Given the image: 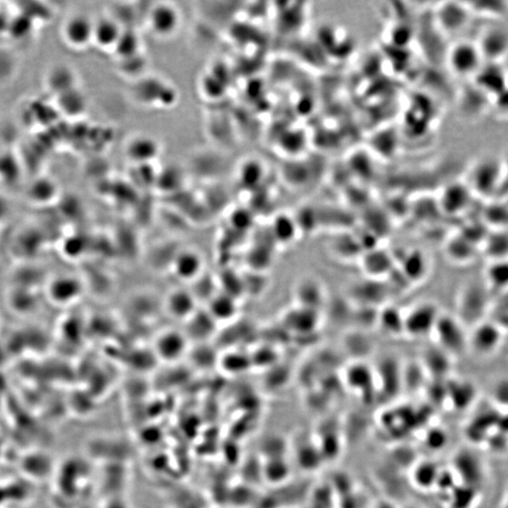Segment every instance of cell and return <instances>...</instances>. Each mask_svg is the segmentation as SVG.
I'll use <instances>...</instances> for the list:
<instances>
[{"mask_svg": "<svg viewBox=\"0 0 508 508\" xmlns=\"http://www.w3.org/2000/svg\"><path fill=\"white\" fill-rule=\"evenodd\" d=\"M472 328L474 330L468 336V348L481 357H489L496 353L504 337L501 328L484 320Z\"/></svg>", "mask_w": 508, "mask_h": 508, "instance_id": "cell-4", "label": "cell"}, {"mask_svg": "<svg viewBox=\"0 0 508 508\" xmlns=\"http://www.w3.org/2000/svg\"><path fill=\"white\" fill-rule=\"evenodd\" d=\"M433 332L447 354H461L468 348V335L464 332L463 323L459 318L440 316Z\"/></svg>", "mask_w": 508, "mask_h": 508, "instance_id": "cell-2", "label": "cell"}, {"mask_svg": "<svg viewBox=\"0 0 508 508\" xmlns=\"http://www.w3.org/2000/svg\"><path fill=\"white\" fill-rule=\"evenodd\" d=\"M174 273L181 281L195 282L203 270V258L193 249H185L173 261Z\"/></svg>", "mask_w": 508, "mask_h": 508, "instance_id": "cell-12", "label": "cell"}, {"mask_svg": "<svg viewBox=\"0 0 508 508\" xmlns=\"http://www.w3.org/2000/svg\"><path fill=\"white\" fill-rule=\"evenodd\" d=\"M472 13L470 7L463 3H443L438 10L437 17L445 31H461L467 25Z\"/></svg>", "mask_w": 508, "mask_h": 508, "instance_id": "cell-15", "label": "cell"}, {"mask_svg": "<svg viewBox=\"0 0 508 508\" xmlns=\"http://www.w3.org/2000/svg\"><path fill=\"white\" fill-rule=\"evenodd\" d=\"M504 177V162L497 158H484L470 174V185L481 196L493 195L499 192Z\"/></svg>", "mask_w": 508, "mask_h": 508, "instance_id": "cell-1", "label": "cell"}, {"mask_svg": "<svg viewBox=\"0 0 508 508\" xmlns=\"http://www.w3.org/2000/svg\"><path fill=\"white\" fill-rule=\"evenodd\" d=\"M494 400L499 405L508 407V380H502L493 388Z\"/></svg>", "mask_w": 508, "mask_h": 508, "instance_id": "cell-31", "label": "cell"}, {"mask_svg": "<svg viewBox=\"0 0 508 508\" xmlns=\"http://www.w3.org/2000/svg\"><path fill=\"white\" fill-rule=\"evenodd\" d=\"M206 310L217 325L226 324L238 316V301L236 298L224 292H217L207 301Z\"/></svg>", "mask_w": 508, "mask_h": 508, "instance_id": "cell-16", "label": "cell"}, {"mask_svg": "<svg viewBox=\"0 0 508 508\" xmlns=\"http://www.w3.org/2000/svg\"><path fill=\"white\" fill-rule=\"evenodd\" d=\"M190 341L184 332L166 330L160 332L155 340V356L165 362H174L182 359L190 349Z\"/></svg>", "mask_w": 508, "mask_h": 508, "instance_id": "cell-5", "label": "cell"}, {"mask_svg": "<svg viewBox=\"0 0 508 508\" xmlns=\"http://www.w3.org/2000/svg\"><path fill=\"white\" fill-rule=\"evenodd\" d=\"M477 45L485 63H502L508 56V31L491 26L482 32Z\"/></svg>", "mask_w": 508, "mask_h": 508, "instance_id": "cell-7", "label": "cell"}, {"mask_svg": "<svg viewBox=\"0 0 508 508\" xmlns=\"http://www.w3.org/2000/svg\"><path fill=\"white\" fill-rule=\"evenodd\" d=\"M197 303L190 290L174 289L166 297L165 308L173 318L185 322L197 311Z\"/></svg>", "mask_w": 508, "mask_h": 508, "instance_id": "cell-13", "label": "cell"}, {"mask_svg": "<svg viewBox=\"0 0 508 508\" xmlns=\"http://www.w3.org/2000/svg\"><path fill=\"white\" fill-rule=\"evenodd\" d=\"M139 48H141V40L139 35L133 31H123L113 50L121 61H123L138 55Z\"/></svg>", "mask_w": 508, "mask_h": 508, "instance_id": "cell-20", "label": "cell"}, {"mask_svg": "<svg viewBox=\"0 0 508 508\" xmlns=\"http://www.w3.org/2000/svg\"><path fill=\"white\" fill-rule=\"evenodd\" d=\"M151 29L160 36H169L176 31L180 15L176 7L161 3L153 8L149 15Z\"/></svg>", "mask_w": 508, "mask_h": 508, "instance_id": "cell-14", "label": "cell"}, {"mask_svg": "<svg viewBox=\"0 0 508 508\" xmlns=\"http://www.w3.org/2000/svg\"><path fill=\"white\" fill-rule=\"evenodd\" d=\"M488 300L486 293L482 286L472 284L467 286L461 293L459 301V314L462 320H466L472 327L483 321L481 316L485 314L488 309Z\"/></svg>", "mask_w": 508, "mask_h": 508, "instance_id": "cell-8", "label": "cell"}, {"mask_svg": "<svg viewBox=\"0 0 508 508\" xmlns=\"http://www.w3.org/2000/svg\"><path fill=\"white\" fill-rule=\"evenodd\" d=\"M456 466L462 477L467 480L470 485H474V484L475 485L481 480L482 470H481L479 461L472 454L465 453L463 455L459 456Z\"/></svg>", "mask_w": 508, "mask_h": 508, "instance_id": "cell-23", "label": "cell"}, {"mask_svg": "<svg viewBox=\"0 0 508 508\" xmlns=\"http://www.w3.org/2000/svg\"><path fill=\"white\" fill-rule=\"evenodd\" d=\"M456 399H458L459 405L461 407L469 404L475 394L474 389L469 384H461L456 389Z\"/></svg>", "mask_w": 508, "mask_h": 508, "instance_id": "cell-32", "label": "cell"}, {"mask_svg": "<svg viewBox=\"0 0 508 508\" xmlns=\"http://www.w3.org/2000/svg\"><path fill=\"white\" fill-rule=\"evenodd\" d=\"M474 79L477 87L488 98H496L508 87L507 71L502 63H484Z\"/></svg>", "mask_w": 508, "mask_h": 508, "instance_id": "cell-9", "label": "cell"}, {"mask_svg": "<svg viewBox=\"0 0 508 508\" xmlns=\"http://www.w3.org/2000/svg\"><path fill=\"white\" fill-rule=\"evenodd\" d=\"M273 232L281 242H287L295 235L294 227L288 217H278L273 224Z\"/></svg>", "mask_w": 508, "mask_h": 508, "instance_id": "cell-29", "label": "cell"}, {"mask_svg": "<svg viewBox=\"0 0 508 508\" xmlns=\"http://www.w3.org/2000/svg\"><path fill=\"white\" fill-rule=\"evenodd\" d=\"M496 107L504 114L508 115V87L495 98Z\"/></svg>", "mask_w": 508, "mask_h": 508, "instance_id": "cell-34", "label": "cell"}, {"mask_svg": "<svg viewBox=\"0 0 508 508\" xmlns=\"http://www.w3.org/2000/svg\"><path fill=\"white\" fill-rule=\"evenodd\" d=\"M123 29L111 18H102L94 23L93 42L101 48H114Z\"/></svg>", "mask_w": 508, "mask_h": 508, "instance_id": "cell-18", "label": "cell"}, {"mask_svg": "<svg viewBox=\"0 0 508 508\" xmlns=\"http://www.w3.org/2000/svg\"><path fill=\"white\" fill-rule=\"evenodd\" d=\"M486 252L493 261L507 260L508 233H495L486 241Z\"/></svg>", "mask_w": 508, "mask_h": 508, "instance_id": "cell-28", "label": "cell"}, {"mask_svg": "<svg viewBox=\"0 0 508 508\" xmlns=\"http://www.w3.org/2000/svg\"><path fill=\"white\" fill-rule=\"evenodd\" d=\"M436 306L432 303H422L408 311L404 317V330L413 337H422L434 332L440 318Z\"/></svg>", "mask_w": 508, "mask_h": 508, "instance_id": "cell-6", "label": "cell"}, {"mask_svg": "<svg viewBox=\"0 0 508 508\" xmlns=\"http://www.w3.org/2000/svg\"><path fill=\"white\" fill-rule=\"evenodd\" d=\"M219 364L226 373L238 375L248 370L252 364V357L240 351H232L219 357Z\"/></svg>", "mask_w": 508, "mask_h": 508, "instance_id": "cell-21", "label": "cell"}, {"mask_svg": "<svg viewBox=\"0 0 508 508\" xmlns=\"http://www.w3.org/2000/svg\"><path fill=\"white\" fill-rule=\"evenodd\" d=\"M185 335L190 342L195 344L208 342L209 339L216 333L219 327L206 309L203 311L197 309V311L185 321Z\"/></svg>", "mask_w": 508, "mask_h": 508, "instance_id": "cell-11", "label": "cell"}, {"mask_svg": "<svg viewBox=\"0 0 508 508\" xmlns=\"http://www.w3.org/2000/svg\"><path fill=\"white\" fill-rule=\"evenodd\" d=\"M486 281L488 288L508 289V260L493 261L486 271Z\"/></svg>", "mask_w": 508, "mask_h": 508, "instance_id": "cell-19", "label": "cell"}, {"mask_svg": "<svg viewBox=\"0 0 508 508\" xmlns=\"http://www.w3.org/2000/svg\"><path fill=\"white\" fill-rule=\"evenodd\" d=\"M94 23L85 15H74L63 26V37L69 47L84 48L93 42Z\"/></svg>", "mask_w": 508, "mask_h": 508, "instance_id": "cell-10", "label": "cell"}, {"mask_svg": "<svg viewBox=\"0 0 508 508\" xmlns=\"http://www.w3.org/2000/svg\"><path fill=\"white\" fill-rule=\"evenodd\" d=\"M497 426H498L499 429L502 430V431L508 433V414H507V415H505L504 417H499L498 423H497Z\"/></svg>", "mask_w": 508, "mask_h": 508, "instance_id": "cell-35", "label": "cell"}, {"mask_svg": "<svg viewBox=\"0 0 508 508\" xmlns=\"http://www.w3.org/2000/svg\"><path fill=\"white\" fill-rule=\"evenodd\" d=\"M60 96L61 109L67 114L77 115L84 110L85 98L77 88H72V90L61 94Z\"/></svg>", "mask_w": 508, "mask_h": 508, "instance_id": "cell-25", "label": "cell"}, {"mask_svg": "<svg viewBox=\"0 0 508 508\" xmlns=\"http://www.w3.org/2000/svg\"><path fill=\"white\" fill-rule=\"evenodd\" d=\"M75 77L66 67H55L48 74L47 83L52 91L63 94L72 88L74 86Z\"/></svg>", "mask_w": 508, "mask_h": 508, "instance_id": "cell-22", "label": "cell"}, {"mask_svg": "<svg viewBox=\"0 0 508 508\" xmlns=\"http://www.w3.org/2000/svg\"><path fill=\"white\" fill-rule=\"evenodd\" d=\"M472 497H474V493H472V488L462 489L459 491L458 496L456 497V505L459 508H466L468 505H470L472 502Z\"/></svg>", "mask_w": 508, "mask_h": 508, "instance_id": "cell-33", "label": "cell"}, {"mask_svg": "<svg viewBox=\"0 0 508 508\" xmlns=\"http://www.w3.org/2000/svg\"><path fill=\"white\" fill-rule=\"evenodd\" d=\"M484 63L477 45L470 42L459 43L448 53L449 66L459 77H475Z\"/></svg>", "mask_w": 508, "mask_h": 508, "instance_id": "cell-3", "label": "cell"}, {"mask_svg": "<svg viewBox=\"0 0 508 508\" xmlns=\"http://www.w3.org/2000/svg\"><path fill=\"white\" fill-rule=\"evenodd\" d=\"M227 80L219 72H211L203 80V90L212 98H222L227 91Z\"/></svg>", "mask_w": 508, "mask_h": 508, "instance_id": "cell-27", "label": "cell"}, {"mask_svg": "<svg viewBox=\"0 0 508 508\" xmlns=\"http://www.w3.org/2000/svg\"><path fill=\"white\" fill-rule=\"evenodd\" d=\"M262 167L256 161H248L241 166L239 171V181L247 190L257 187L262 180Z\"/></svg>", "mask_w": 508, "mask_h": 508, "instance_id": "cell-26", "label": "cell"}, {"mask_svg": "<svg viewBox=\"0 0 508 508\" xmlns=\"http://www.w3.org/2000/svg\"><path fill=\"white\" fill-rule=\"evenodd\" d=\"M160 151V144L154 138L142 135L136 137L129 142L126 153L129 160L137 165H145L155 160Z\"/></svg>", "mask_w": 508, "mask_h": 508, "instance_id": "cell-17", "label": "cell"}, {"mask_svg": "<svg viewBox=\"0 0 508 508\" xmlns=\"http://www.w3.org/2000/svg\"><path fill=\"white\" fill-rule=\"evenodd\" d=\"M442 200V206L446 212L459 213L469 201V190L463 187H453L446 192Z\"/></svg>", "mask_w": 508, "mask_h": 508, "instance_id": "cell-24", "label": "cell"}, {"mask_svg": "<svg viewBox=\"0 0 508 508\" xmlns=\"http://www.w3.org/2000/svg\"><path fill=\"white\" fill-rule=\"evenodd\" d=\"M414 270L411 271L410 277H414L415 279L423 278L427 270V263L426 257L423 254L414 252L413 255H408V259H406L405 267H413Z\"/></svg>", "mask_w": 508, "mask_h": 508, "instance_id": "cell-30", "label": "cell"}]
</instances>
